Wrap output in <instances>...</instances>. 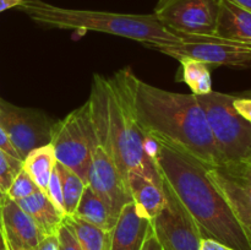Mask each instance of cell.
Segmentation results:
<instances>
[{
	"mask_svg": "<svg viewBox=\"0 0 251 250\" xmlns=\"http://www.w3.org/2000/svg\"><path fill=\"white\" fill-rule=\"evenodd\" d=\"M156 164L162 178L193 216L203 239L216 240L235 250H251L247 233L208 178L206 164L161 141Z\"/></svg>",
	"mask_w": 251,
	"mask_h": 250,
	"instance_id": "cell-2",
	"label": "cell"
},
{
	"mask_svg": "<svg viewBox=\"0 0 251 250\" xmlns=\"http://www.w3.org/2000/svg\"><path fill=\"white\" fill-rule=\"evenodd\" d=\"M22 168V161L10 156L0 150V190L4 194L11 185L12 180Z\"/></svg>",
	"mask_w": 251,
	"mask_h": 250,
	"instance_id": "cell-23",
	"label": "cell"
},
{
	"mask_svg": "<svg viewBox=\"0 0 251 250\" xmlns=\"http://www.w3.org/2000/svg\"><path fill=\"white\" fill-rule=\"evenodd\" d=\"M32 220L37 223L46 235H54L63 225L64 216L51 203L46 193L37 190L32 195L15 201Z\"/></svg>",
	"mask_w": 251,
	"mask_h": 250,
	"instance_id": "cell-16",
	"label": "cell"
},
{
	"mask_svg": "<svg viewBox=\"0 0 251 250\" xmlns=\"http://www.w3.org/2000/svg\"><path fill=\"white\" fill-rule=\"evenodd\" d=\"M56 162L53 146L48 144L32 150L22 161V168L28 173L39 190L47 193L49 179Z\"/></svg>",
	"mask_w": 251,
	"mask_h": 250,
	"instance_id": "cell-18",
	"label": "cell"
},
{
	"mask_svg": "<svg viewBox=\"0 0 251 250\" xmlns=\"http://www.w3.org/2000/svg\"><path fill=\"white\" fill-rule=\"evenodd\" d=\"M233 107L235 112L251 125V98L250 97H235L233 100Z\"/></svg>",
	"mask_w": 251,
	"mask_h": 250,
	"instance_id": "cell-26",
	"label": "cell"
},
{
	"mask_svg": "<svg viewBox=\"0 0 251 250\" xmlns=\"http://www.w3.org/2000/svg\"><path fill=\"white\" fill-rule=\"evenodd\" d=\"M222 0H159L154 16L169 31L183 34H216Z\"/></svg>",
	"mask_w": 251,
	"mask_h": 250,
	"instance_id": "cell-10",
	"label": "cell"
},
{
	"mask_svg": "<svg viewBox=\"0 0 251 250\" xmlns=\"http://www.w3.org/2000/svg\"><path fill=\"white\" fill-rule=\"evenodd\" d=\"M37 190H38V186L34 184L28 173L24 168H21L12 180L11 185L5 193V196L12 201H19L21 199L32 195Z\"/></svg>",
	"mask_w": 251,
	"mask_h": 250,
	"instance_id": "cell-22",
	"label": "cell"
},
{
	"mask_svg": "<svg viewBox=\"0 0 251 250\" xmlns=\"http://www.w3.org/2000/svg\"><path fill=\"white\" fill-rule=\"evenodd\" d=\"M0 150H2V151L6 152L7 154L15 157V158L21 159L20 154L17 153V151L15 150L14 145H12L11 141H10L9 136H7V134L5 132V130L2 129L1 126H0ZM21 161H22V159H21Z\"/></svg>",
	"mask_w": 251,
	"mask_h": 250,
	"instance_id": "cell-27",
	"label": "cell"
},
{
	"mask_svg": "<svg viewBox=\"0 0 251 250\" xmlns=\"http://www.w3.org/2000/svg\"><path fill=\"white\" fill-rule=\"evenodd\" d=\"M0 126L24 161L32 150L50 144L54 122L41 110L0 100Z\"/></svg>",
	"mask_w": 251,
	"mask_h": 250,
	"instance_id": "cell-11",
	"label": "cell"
},
{
	"mask_svg": "<svg viewBox=\"0 0 251 250\" xmlns=\"http://www.w3.org/2000/svg\"><path fill=\"white\" fill-rule=\"evenodd\" d=\"M64 223L73 230L82 250H110V232L100 229L76 216H65Z\"/></svg>",
	"mask_w": 251,
	"mask_h": 250,
	"instance_id": "cell-19",
	"label": "cell"
},
{
	"mask_svg": "<svg viewBox=\"0 0 251 250\" xmlns=\"http://www.w3.org/2000/svg\"><path fill=\"white\" fill-rule=\"evenodd\" d=\"M0 217L10 244L19 245L26 250H33L46 237L31 216L6 196L0 206Z\"/></svg>",
	"mask_w": 251,
	"mask_h": 250,
	"instance_id": "cell-13",
	"label": "cell"
},
{
	"mask_svg": "<svg viewBox=\"0 0 251 250\" xmlns=\"http://www.w3.org/2000/svg\"><path fill=\"white\" fill-rule=\"evenodd\" d=\"M58 163V162H56ZM47 196L49 200L51 201L56 210L65 217V211H64V202H63V190H61V183H60V176H59L58 168H54L53 173H51L50 179H49L48 188H47Z\"/></svg>",
	"mask_w": 251,
	"mask_h": 250,
	"instance_id": "cell-24",
	"label": "cell"
},
{
	"mask_svg": "<svg viewBox=\"0 0 251 250\" xmlns=\"http://www.w3.org/2000/svg\"><path fill=\"white\" fill-rule=\"evenodd\" d=\"M234 4L239 5L243 9L248 10V11L251 12V0H232Z\"/></svg>",
	"mask_w": 251,
	"mask_h": 250,
	"instance_id": "cell-33",
	"label": "cell"
},
{
	"mask_svg": "<svg viewBox=\"0 0 251 250\" xmlns=\"http://www.w3.org/2000/svg\"><path fill=\"white\" fill-rule=\"evenodd\" d=\"M162 188L166 201L151 220L157 240L163 250H200L203 238L195 220L163 178Z\"/></svg>",
	"mask_w": 251,
	"mask_h": 250,
	"instance_id": "cell-8",
	"label": "cell"
},
{
	"mask_svg": "<svg viewBox=\"0 0 251 250\" xmlns=\"http://www.w3.org/2000/svg\"><path fill=\"white\" fill-rule=\"evenodd\" d=\"M130 68H123L108 78V117L113 153L120 173H139L161 180L157 164L147 157L144 142L147 135L139 126L132 108Z\"/></svg>",
	"mask_w": 251,
	"mask_h": 250,
	"instance_id": "cell-4",
	"label": "cell"
},
{
	"mask_svg": "<svg viewBox=\"0 0 251 250\" xmlns=\"http://www.w3.org/2000/svg\"><path fill=\"white\" fill-rule=\"evenodd\" d=\"M200 250H235L212 239H202Z\"/></svg>",
	"mask_w": 251,
	"mask_h": 250,
	"instance_id": "cell-30",
	"label": "cell"
},
{
	"mask_svg": "<svg viewBox=\"0 0 251 250\" xmlns=\"http://www.w3.org/2000/svg\"><path fill=\"white\" fill-rule=\"evenodd\" d=\"M223 161L251 154V125L233 107L234 96L212 92L196 96Z\"/></svg>",
	"mask_w": 251,
	"mask_h": 250,
	"instance_id": "cell-5",
	"label": "cell"
},
{
	"mask_svg": "<svg viewBox=\"0 0 251 250\" xmlns=\"http://www.w3.org/2000/svg\"><path fill=\"white\" fill-rule=\"evenodd\" d=\"M141 250H163V248L161 247L159 242L157 240L153 230H152V227H151V230H150L149 235H147L146 240H145L144 245H142Z\"/></svg>",
	"mask_w": 251,
	"mask_h": 250,
	"instance_id": "cell-29",
	"label": "cell"
},
{
	"mask_svg": "<svg viewBox=\"0 0 251 250\" xmlns=\"http://www.w3.org/2000/svg\"><path fill=\"white\" fill-rule=\"evenodd\" d=\"M7 243H9V242H7ZM9 248H10V250H26V249H25V248L19 247V245L10 244V243H9Z\"/></svg>",
	"mask_w": 251,
	"mask_h": 250,
	"instance_id": "cell-34",
	"label": "cell"
},
{
	"mask_svg": "<svg viewBox=\"0 0 251 250\" xmlns=\"http://www.w3.org/2000/svg\"><path fill=\"white\" fill-rule=\"evenodd\" d=\"M216 34L223 38L251 43V12L234 4L232 0H222Z\"/></svg>",
	"mask_w": 251,
	"mask_h": 250,
	"instance_id": "cell-15",
	"label": "cell"
},
{
	"mask_svg": "<svg viewBox=\"0 0 251 250\" xmlns=\"http://www.w3.org/2000/svg\"><path fill=\"white\" fill-rule=\"evenodd\" d=\"M207 174L251 242V154L207 167Z\"/></svg>",
	"mask_w": 251,
	"mask_h": 250,
	"instance_id": "cell-9",
	"label": "cell"
},
{
	"mask_svg": "<svg viewBox=\"0 0 251 250\" xmlns=\"http://www.w3.org/2000/svg\"><path fill=\"white\" fill-rule=\"evenodd\" d=\"M0 250H10L9 243H7L6 235H5L4 227H2L1 217H0Z\"/></svg>",
	"mask_w": 251,
	"mask_h": 250,
	"instance_id": "cell-32",
	"label": "cell"
},
{
	"mask_svg": "<svg viewBox=\"0 0 251 250\" xmlns=\"http://www.w3.org/2000/svg\"><path fill=\"white\" fill-rule=\"evenodd\" d=\"M33 250H59L56 234L46 235Z\"/></svg>",
	"mask_w": 251,
	"mask_h": 250,
	"instance_id": "cell-28",
	"label": "cell"
},
{
	"mask_svg": "<svg viewBox=\"0 0 251 250\" xmlns=\"http://www.w3.org/2000/svg\"><path fill=\"white\" fill-rule=\"evenodd\" d=\"M56 238H58L59 250H82L73 230L64 223V221L63 225L58 229Z\"/></svg>",
	"mask_w": 251,
	"mask_h": 250,
	"instance_id": "cell-25",
	"label": "cell"
},
{
	"mask_svg": "<svg viewBox=\"0 0 251 250\" xmlns=\"http://www.w3.org/2000/svg\"><path fill=\"white\" fill-rule=\"evenodd\" d=\"M176 60L180 63L181 70V77L178 80L184 81L189 86L193 95L202 96L212 92L210 65L190 56H181Z\"/></svg>",
	"mask_w": 251,
	"mask_h": 250,
	"instance_id": "cell-20",
	"label": "cell"
},
{
	"mask_svg": "<svg viewBox=\"0 0 251 250\" xmlns=\"http://www.w3.org/2000/svg\"><path fill=\"white\" fill-rule=\"evenodd\" d=\"M95 142L88 102L54 123L50 145L56 161L77 174L85 184H87Z\"/></svg>",
	"mask_w": 251,
	"mask_h": 250,
	"instance_id": "cell-6",
	"label": "cell"
},
{
	"mask_svg": "<svg viewBox=\"0 0 251 250\" xmlns=\"http://www.w3.org/2000/svg\"><path fill=\"white\" fill-rule=\"evenodd\" d=\"M4 199H5V195L1 193V190H0V206H1V203H2V201H4Z\"/></svg>",
	"mask_w": 251,
	"mask_h": 250,
	"instance_id": "cell-35",
	"label": "cell"
},
{
	"mask_svg": "<svg viewBox=\"0 0 251 250\" xmlns=\"http://www.w3.org/2000/svg\"><path fill=\"white\" fill-rule=\"evenodd\" d=\"M73 216H76L107 232L113 229L118 218V216L112 212L109 206L87 184L83 188L80 202Z\"/></svg>",
	"mask_w": 251,
	"mask_h": 250,
	"instance_id": "cell-17",
	"label": "cell"
},
{
	"mask_svg": "<svg viewBox=\"0 0 251 250\" xmlns=\"http://www.w3.org/2000/svg\"><path fill=\"white\" fill-rule=\"evenodd\" d=\"M127 186L132 202L142 216L152 220L158 215L166 201L161 180L145 176L139 173L127 174Z\"/></svg>",
	"mask_w": 251,
	"mask_h": 250,
	"instance_id": "cell-14",
	"label": "cell"
},
{
	"mask_svg": "<svg viewBox=\"0 0 251 250\" xmlns=\"http://www.w3.org/2000/svg\"><path fill=\"white\" fill-rule=\"evenodd\" d=\"M151 230V220L140 213L135 203L123 206L110 230V250H141Z\"/></svg>",
	"mask_w": 251,
	"mask_h": 250,
	"instance_id": "cell-12",
	"label": "cell"
},
{
	"mask_svg": "<svg viewBox=\"0 0 251 250\" xmlns=\"http://www.w3.org/2000/svg\"><path fill=\"white\" fill-rule=\"evenodd\" d=\"M176 34L180 37L179 43L158 47L156 50L176 59L190 56L210 66H243L251 63V43L223 38L217 34Z\"/></svg>",
	"mask_w": 251,
	"mask_h": 250,
	"instance_id": "cell-7",
	"label": "cell"
},
{
	"mask_svg": "<svg viewBox=\"0 0 251 250\" xmlns=\"http://www.w3.org/2000/svg\"><path fill=\"white\" fill-rule=\"evenodd\" d=\"M19 9L32 21L48 28L102 32L134 39L153 49L180 42V37L164 27L154 14L135 15L69 9L42 0H28Z\"/></svg>",
	"mask_w": 251,
	"mask_h": 250,
	"instance_id": "cell-3",
	"label": "cell"
},
{
	"mask_svg": "<svg viewBox=\"0 0 251 250\" xmlns=\"http://www.w3.org/2000/svg\"><path fill=\"white\" fill-rule=\"evenodd\" d=\"M28 0H0V12L12 9V7L22 6Z\"/></svg>",
	"mask_w": 251,
	"mask_h": 250,
	"instance_id": "cell-31",
	"label": "cell"
},
{
	"mask_svg": "<svg viewBox=\"0 0 251 250\" xmlns=\"http://www.w3.org/2000/svg\"><path fill=\"white\" fill-rule=\"evenodd\" d=\"M59 176H60L61 190H63V202L65 216H73L80 202L83 188L86 184L81 180L77 174L74 173L63 164L56 163Z\"/></svg>",
	"mask_w": 251,
	"mask_h": 250,
	"instance_id": "cell-21",
	"label": "cell"
},
{
	"mask_svg": "<svg viewBox=\"0 0 251 250\" xmlns=\"http://www.w3.org/2000/svg\"><path fill=\"white\" fill-rule=\"evenodd\" d=\"M130 87L136 122L145 134L191 154L207 167L223 162L195 95L162 90L132 71Z\"/></svg>",
	"mask_w": 251,
	"mask_h": 250,
	"instance_id": "cell-1",
	"label": "cell"
}]
</instances>
